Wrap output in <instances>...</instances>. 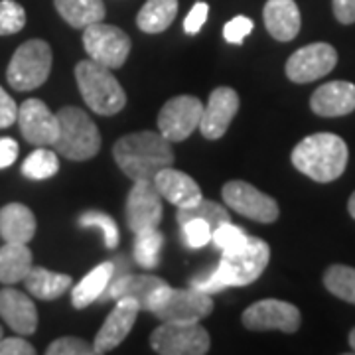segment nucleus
<instances>
[{"instance_id": "obj_30", "label": "nucleus", "mask_w": 355, "mask_h": 355, "mask_svg": "<svg viewBox=\"0 0 355 355\" xmlns=\"http://www.w3.org/2000/svg\"><path fill=\"white\" fill-rule=\"evenodd\" d=\"M188 219H203V221H207L211 225V229H216L219 225L231 221L225 205L211 202V200H205V198H202L200 202L196 203V205H191V207L178 209V221H180V225L184 221H188Z\"/></svg>"}, {"instance_id": "obj_15", "label": "nucleus", "mask_w": 355, "mask_h": 355, "mask_svg": "<svg viewBox=\"0 0 355 355\" xmlns=\"http://www.w3.org/2000/svg\"><path fill=\"white\" fill-rule=\"evenodd\" d=\"M20 132L26 142L34 146H53L60 135L58 114L48 109V105L40 99H28L18 107L16 119Z\"/></svg>"}, {"instance_id": "obj_6", "label": "nucleus", "mask_w": 355, "mask_h": 355, "mask_svg": "<svg viewBox=\"0 0 355 355\" xmlns=\"http://www.w3.org/2000/svg\"><path fill=\"white\" fill-rule=\"evenodd\" d=\"M51 48L44 40H28L14 51L6 79L16 91H34L46 83L51 71Z\"/></svg>"}, {"instance_id": "obj_25", "label": "nucleus", "mask_w": 355, "mask_h": 355, "mask_svg": "<svg viewBox=\"0 0 355 355\" xmlns=\"http://www.w3.org/2000/svg\"><path fill=\"white\" fill-rule=\"evenodd\" d=\"M32 251L28 243H4L0 247V282L16 284L26 279L32 268Z\"/></svg>"}, {"instance_id": "obj_23", "label": "nucleus", "mask_w": 355, "mask_h": 355, "mask_svg": "<svg viewBox=\"0 0 355 355\" xmlns=\"http://www.w3.org/2000/svg\"><path fill=\"white\" fill-rule=\"evenodd\" d=\"M36 235V216L22 203H8L0 209V237L4 243H30Z\"/></svg>"}, {"instance_id": "obj_44", "label": "nucleus", "mask_w": 355, "mask_h": 355, "mask_svg": "<svg viewBox=\"0 0 355 355\" xmlns=\"http://www.w3.org/2000/svg\"><path fill=\"white\" fill-rule=\"evenodd\" d=\"M347 209H349V216L355 219V191L352 193V198H349V203H347Z\"/></svg>"}, {"instance_id": "obj_10", "label": "nucleus", "mask_w": 355, "mask_h": 355, "mask_svg": "<svg viewBox=\"0 0 355 355\" xmlns=\"http://www.w3.org/2000/svg\"><path fill=\"white\" fill-rule=\"evenodd\" d=\"M221 196L225 205L247 219H253L259 223H272L279 219L280 209L277 200L266 196L265 191L257 190L249 182L243 180L227 182L221 190Z\"/></svg>"}, {"instance_id": "obj_34", "label": "nucleus", "mask_w": 355, "mask_h": 355, "mask_svg": "<svg viewBox=\"0 0 355 355\" xmlns=\"http://www.w3.org/2000/svg\"><path fill=\"white\" fill-rule=\"evenodd\" d=\"M26 26V10L16 0H0V36H10Z\"/></svg>"}, {"instance_id": "obj_7", "label": "nucleus", "mask_w": 355, "mask_h": 355, "mask_svg": "<svg viewBox=\"0 0 355 355\" xmlns=\"http://www.w3.org/2000/svg\"><path fill=\"white\" fill-rule=\"evenodd\" d=\"M148 312L160 322H200L214 312V300L211 294L191 286L184 291L166 286Z\"/></svg>"}, {"instance_id": "obj_22", "label": "nucleus", "mask_w": 355, "mask_h": 355, "mask_svg": "<svg viewBox=\"0 0 355 355\" xmlns=\"http://www.w3.org/2000/svg\"><path fill=\"white\" fill-rule=\"evenodd\" d=\"M263 18L268 34L279 42H292L300 32V10L294 0H266Z\"/></svg>"}, {"instance_id": "obj_5", "label": "nucleus", "mask_w": 355, "mask_h": 355, "mask_svg": "<svg viewBox=\"0 0 355 355\" xmlns=\"http://www.w3.org/2000/svg\"><path fill=\"white\" fill-rule=\"evenodd\" d=\"M60 135L55 140V150L64 158L73 162L91 160L101 150V135L83 109L79 107H64L58 111Z\"/></svg>"}, {"instance_id": "obj_1", "label": "nucleus", "mask_w": 355, "mask_h": 355, "mask_svg": "<svg viewBox=\"0 0 355 355\" xmlns=\"http://www.w3.org/2000/svg\"><path fill=\"white\" fill-rule=\"evenodd\" d=\"M268 261H270L268 243L249 235L241 249L223 253L214 272L202 279L191 280V288H198L205 294H216L229 286L253 284L265 272Z\"/></svg>"}, {"instance_id": "obj_8", "label": "nucleus", "mask_w": 355, "mask_h": 355, "mask_svg": "<svg viewBox=\"0 0 355 355\" xmlns=\"http://www.w3.org/2000/svg\"><path fill=\"white\" fill-rule=\"evenodd\" d=\"M160 355H203L209 352V334L200 322H162L150 336Z\"/></svg>"}, {"instance_id": "obj_21", "label": "nucleus", "mask_w": 355, "mask_h": 355, "mask_svg": "<svg viewBox=\"0 0 355 355\" xmlns=\"http://www.w3.org/2000/svg\"><path fill=\"white\" fill-rule=\"evenodd\" d=\"M170 286L164 279L154 275H128L119 279L109 288L111 298H135L140 304V310H150L153 302L158 298V294Z\"/></svg>"}, {"instance_id": "obj_45", "label": "nucleus", "mask_w": 355, "mask_h": 355, "mask_svg": "<svg viewBox=\"0 0 355 355\" xmlns=\"http://www.w3.org/2000/svg\"><path fill=\"white\" fill-rule=\"evenodd\" d=\"M349 345H352V352L355 354V328L349 331Z\"/></svg>"}, {"instance_id": "obj_42", "label": "nucleus", "mask_w": 355, "mask_h": 355, "mask_svg": "<svg viewBox=\"0 0 355 355\" xmlns=\"http://www.w3.org/2000/svg\"><path fill=\"white\" fill-rule=\"evenodd\" d=\"M334 14L338 22L342 24H354L355 22V0H331Z\"/></svg>"}, {"instance_id": "obj_26", "label": "nucleus", "mask_w": 355, "mask_h": 355, "mask_svg": "<svg viewBox=\"0 0 355 355\" xmlns=\"http://www.w3.org/2000/svg\"><path fill=\"white\" fill-rule=\"evenodd\" d=\"M113 272V263H103V265L95 266L89 275H85L73 286V291H71V304L76 306L77 310H83L89 304H93L105 292V288L111 284Z\"/></svg>"}, {"instance_id": "obj_35", "label": "nucleus", "mask_w": 355, "mask_h": 355, "mask_svg": "<svg viewBox=\"0 0 355 355\" xmlns=\"http://www.w3.org/2000/svg\"><path fill=\"white\" fill-rule=\"evenodd\" d=\"M247 237H249V235H247L241 227L233 225L231 221L216 227L214 229V233H211L214 245H216L219 251H223V253H231V251L241 249L243 245L247 243Z\"/></svg>"}, {"instance_id": "obj_43", "label": "nucleus", "mask_w": 355, "mask_h": 355, "mask_svg": "<svg viewBox=\"0 0 355 355\" xmlns=\"http://www.w3.org/2000/svg\"><path fill=\"white\" fill-rule=\"evenodd\" d=\"M18 158V142L14 139H0V170L12 166Z\"/></svg>"}, {"instance_id": "obj_20", "label": "nucleus", "mask_w": 355, "mask_h": 355, "mask_svg": "<svg viewBox=\"0 0 355 355\" xmlns=\"http://www.w3.org/2000/svg\"><path fill=\"white\" fill-rule=\"evenodd\" d=\"M312 111L320 116H343L355 111V85L352 81H330L312 93Z\"/></svg>"}, {"instance_id": "obj_32", "label": "nucleus", "mask_w": 355, "mask_h": 355, "mask_svg": "<svg viewBox=\"0 0 355 355\" xmlns=\"http://www.w3.org/2000/svg\"><path fill=\"white\" fill-rule=\"evenodd\" d=\"M162 245H164V235L158 231V227L137 233V241H135L137 263L144 268H154L160 261Z\"/></svg>"}, {"instance_id": "obj_17", "label": "nucleus", "mask_w": 355, "mask_h": 355, "mask_svg": "<svg viewBox=\"0 0 355 355\" xmlns=\"http://www.w3.org/2000/svg\"><path fill=\"white\" fill-rule=\"evenodd\" d=\"M239 111V95L231 87H217L211 91L209 101L203 107L200 130L207 140L221 139L227 132L231 121Z\"/></svg>"}, {"instance_id": "obj_38", "label": "nucleus", "mask_w": 355, "mask_h": 355, "mask_svg": "<svg viewBox=\"0 0 355 355\" xmlns=\"http://www.w3.org/2000/svg\"><path fill=\"white\" fill-rule=\"evenodd\" d=\"M253 20L251 18H247V16H235L233 20H229L225 28H223V38L229 44H235V46H239L245 42V38L253 32Z\"/></svg>"}, {"instance_id": "obj_18", "label": "nucleus", "mask_w": 355, "mask_h": 355, "mask_svg": "<svg viewBox=\"0 0 355 355\" xmlns=\"http://www.w3.org/2000/svg\"><path fill=\"white\" fill-rule=\"evenodd\" d=\"M0 316L20 336H32L38 328V310L30 296L10 286L0 291Z\"/></svg>"}, {"instance_id": "obj_16", "label": "nucleus", "mask_w": 355, "mask_h": 355, "mask_svg": "<svg viewBox=\"0 0 355 355\" xmlns=\"http://www.w3.org/2000/svg\"><path fill=\"white\" fill-rule=\"evenodd\" d=\"M139 312L140 304L135 298H119L113 312L107 316L101 330L97 331V336H95V342H93L95 354H109V352H113L114 347H119L121 343L125 342V338L130 334L135 322H137Z\"/></svg>"}, {"instance_id": "obj_40", "label": "nucleus", "mask_w": 355, "mask_h": 355, "mask_svg": "<svg viewBox=\"0 0 355 355\" xmlns=\"http://www.w3.org/2000/svg\"><path fill=\"white\" fill-rule=\"evenodd\" d=\"M36 349L24 338H0V355H34Z\"/></svg>"}, {"instance_id": "obj_33", "label": "nucleus", "mask_w": 355, "mask_h": 355, "mask_svg": "<svg viewBox=\"0 0 355 355\" xmlns=\"http://www.w3.org/2000/svg\"><path fill=\"white\" fill-rule=\"evenodd\" d=\"M79 225L81 227H97L103 231V239H105V245L107 249H114L119 247V241H121V235H119V227L113 221V217L103 214V211H85L79 216Z\"/></svg>"}, {"instance_id": "obj_3", "label": "nucleus", "mask_w": 355, "mask_h": 355, "mask_svg": "<svg viewBox=\"0 0 355 355\" xmlns=\"http://www.w3.org/2000/svg\"><path fill=\"white\" fill-rule=\"evenodd\" d=\"M292 164L298 172L320 184H328L342 176L347 166V144L331 132H316L302 139L292 150Z\"/></svg>"}, {"instance_id": "obj_27", "label": "nucleus", "mask_w": 355, "mask_h": 355, "mask_svg": "<svg viewBox=\"0 0 355 355\" xmlns=\"http://www.w3.org/2000/svg\"><path fill=\"white\" fill-rule=\"evenodd\" d=\"M53 4L65 22L77 30L101 22L107 12L103 0H53Z\"/></svg>"}, {"instance_id": "obj_4", "label": "nucleus", "mask_w": 355, "mask_h": 355, "mask_svg": "<svg viewBox=\"0 0 355 355\" xmlns=\"http://www.w3.org/2000/svg\"><path fill=\"white\" fill-rule=\"evenodd\" d=\"M76 79L79 93L91 111L111 116L125 109L127 93L109 67L93 60H83L76 65Z\"/></svg>"}, {"instance_id": "obj_19", "label": "nucleus", "mask_w": 355, "mask_h": 355, "mask_svg": "<svg viewBox=\"0 0 355 355\" xmlns=\"http://www.w3.org/2000/svg\"><path fill=\"white\" fill-rule=\"evenodd\" d=\"M154 186L160 191L162 200L176 205L178 209H186L200 202L203 198L202 188L198 186V182L186 172L174 170L172 166H168L164 170H160L154 176Z\"/></svg>"}, {"instance_id": "obj_46", "label": "nucleus", "mask_w": 355, "mask_h": 355, "mask_svg": "<svg viewBox=\"0 0 355 355\" xmlns=\"http://www.w3.org/2000/svg\"><path fill=\"white\" fill-rule=\"evenodd\" d=\"M0 338H2V326H0Z\"/></svg>"}, {"instance_id": "obj_14", "label": "nucleus", "mask_w": 355, "mask_h": 355, "mask_svg": "<svg viewBox=\"0 0 355 355\" xmlns=\"http://www.w3.org/2000/svg\"><path fill=\"white\" fill-rule=\"evenodd\" d=\"M338 64V51L330 44L316 42L296 50L286 62V76L294 83H312L328 76Z\"/></svg>"}, {"instance_id": "obj_9", "label": "nucleus", "mask_w": 355, "mask_h": 355, "mask_svg": "<svg viewBox=\"0 0 355 355\" xmlns=\"http://www.w3.org/2000/svg\"><path fill=\"white\" fill-rule=\"evenodd\" d=\"M83 46L89 60L105 65L109 69H119L127 62L130 53V38L127 32L113 24L95 22L83 32Z\"/></svg>"}, {"instance_id": "obj_31", "label": "nucleus", "mask_w": 355, "mask_h": 355, "mask_svg": "<svg viewBox=\"0 0 355 355\" xmlns=\"http://www.w3.org/2000/svg\"><path fill=\"white\" fill-rule=\"evenodd\" d=\"M60 170V158L44 146H38L34 153L28 154L22 164V174L30 180H48L55 176Z\"/></svg>"}, {"instance_id": "obj_29", "label": "nucleus", "mask_w": 355, "mask_h": 355, "mask_svg": "<svg viewBox=\"0 0 355 355\" xmlns=\"http://www.w3.org/2000/svg\"><path fill=\"white\" fill-rule=\"evenodd\" d=\"M326 288L349 304H355V268L347 265H331L324 275Z\"/></svg>"}, {"instance_id": "obj_41", "label": "nucleus", "mask_w": 355, "mask_h": 355, "mask_svg": "<svg viewBox=\"0 0 355 355\" xmlns=\"http://www.w3.org/2000/svg\"><path fill=\"white\" fill-rule=\"evenodd\" d=\"M18 119V105L14 99L0 87V128L12 127Z\"/></svg>"}, {"instance_id": "obj_37", "label": "nucleus", "mask_w": 355, "mask_h": 355, "mask_svg": "<svg viewBox=\"0 0 355 355\" xmlns=\"http://www.w3.org/2000/svg\"><path fill=\"white\" fill-rule=\"evenodd\" d=\"M48 355H93L95 349L93 345L83 342L81 338H73V336H65L55 342H51L46 349Z\"/></svg>"}, {"instance_id": "obj_39", "label": "nucleus", "mask_w": 355, "mask_h": 355, "mask_svg": "<svg viewBox=\"0 0 355 355\" xmlns=\"http://www.w3.org/2000/svg\"><path fill=\"white\" fill-rule=\"evenodd\" d=\"M207 16H209V6H207L205 2H196V4L191 6L190 12H188V16H186V20H184V30H186V34L196 36V34L203 28V24H205Z\"/></svg>"}, {"instance_id": "obj_24", "label": "nucleus", "mask_w": 355, "mask_h": 355, "mask_svg": "<svg viewBox=\"0 0 355 355\" xmlns=\"http://www.w3.org/2000/svg\"><path fill=\"white\" fill-rule=\"evenodd\" d=\"M24 282L28 292L40 300H55V298L64 296L73 284L69 275L51 272L44 266H32L30 272L26 275Z\"/></svg>"}, {"instance_id": "obj_2", "label": "nucleus", "mask_w": 355, "mask_h": 355, "mask_svg": "<svg viewBox=\"0 0 355 355\" xmlns=\"http://www.w3.org/2000/svg\"><path fill=\"white\" fill-rule=\"evenodd\" d=\"M113 156L123 174L132 182H153L160 170L174 166V153L170 140L153 130L130 132L119 139L113 146Z\"/></svg>"}, {"instance_id": "obj_11", "label": "nucleus", "mask_w": 355, "mask_h": 355, "mask_svg": "<svg viewBox=\"0 0 355 355\" xmlns=\"http://www.w3.org/2000/svg\"><path fill=\"white\" fill-rule=\"evenodd\" d=\"M203 103L193 95H178L158 113V132L170 142H182L190 137L196 128H200Z\"/></svg>"}, {"instance_id": "obj_28", "label": "nucleus", "mask_w": 355, "mask_h": 355, "mask_svg": "<svg viewBox=\"0 0 355 355\" xmlns=\"http://www.w3.org/2000/svg\"><path fill=\"white\" fill-rule=\"evenodd\" d=\"M178 16V0H146L139 10L137 24L146 34H160Z\"/></svg>"}, {"instance_id": "obj_36", "label": "nucleus", "mask_w": 355, "mask_h": 355, "mask_svg": "<svg viewBox=\"0 0 355 355\" xmlns=\"http://www.w3.org/2000/svg\"><path fill=\"white\" fill-rule=\"evenodd\" d=\"M182 231H184V241L191 249H200L205 247L207 243L211 241V233L214 229L207 221L203 219H188L182 223Z\"/></svg>"}, {"instance_id": "obj_12", "label": "nucleus", "mask_w": 355, "mask_h": 355, "mask_svg": "<svg viewBox=\"0 0 355 355\" xmlns=\"http://www.w3.org/2000/svg\"><path fill=\"white\" fill-rule=\"evenodd\" d=\"M241 322L247 330H279L284 334H294L300 328V310L291 302L265 298L249 306L243 312Z\"/></svg>"}, {"instance_id": "obj_13", "label": "nucleus", "mask_w": 355, "mask_h": 355, "mask_svg": "<svg viewBox=\"0 0 355 355\" xmlns=\"http://www.w3.org/2000/svg\"><path fill=\"white\" fill-rule=\"evenodd\" d=\"M128 229L137 235L148 229H156L162 221V196L156 190L154 182L140 180L132 182L125 205Z\"/></svg>"}]
</instances>
